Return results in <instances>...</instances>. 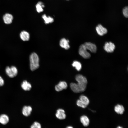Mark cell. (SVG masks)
<instances>
[{
	"label": "cell",
	"instance_id": "1",
	"mask_svg": "<svg viewBox=\"0 0 128 128\" xmlns=\"http://www.w3.org/2000/svg\"><path fill=\"white\" fill-rule=\"evenodd\" d=\"M39 59L37 55L35 53H32L30 56V65L31 70L33 71L39 67Z\"/></svg>",
	"mask_w": 128,
	"mask_h": 128
},
{
	"label": "cell",
	"instance_id": "2",
	"mask_svg": "<svg viewBox=\"0 0 128 128\" xmlns=\"http://www.w3.org/2000/svg\"><path fill=\"white\" fill-rule=\"evenodd\" d=\"M87 84L77 82L76 83H72L70 84V87L72 91L75 93H79L84 91L85 90Z\"/></svg>",
	"mask_w": 128,
	"mask_h": 128
},
{
	"label": "cell",
	"instance_id": "3",
	"mask_svg": "<svg viewBox=\"0 0 128 128\" xmlns=\"http://www.w3.org/2000/svg\"><path fill=\"white\" fill-rule=\"evenodd\" d=\"M5 72L8 76L11 78L15 77L18 73L17 69L16 67L14 66H12L10 67H6Z\"/></svg>",
	"mask_w": 128,
	"mask_h": 128
},
{
	"label": "cell",
	"instance_id": "4",
	"mask_svg": "<svg viewBox=\"0 0 128 128\" xmlns=\"http://www.w3.org/2000/svg\"><path fill=\"white\" fill-rule=\"evenodd\" d=\"M87 50L83 44L80 46L79 53L81 56L86 59L89 58L91 57L90 54L87 51Z\"/></svg>",
	"mask_w": 128,
	"mask_h": 128
},
{
	"label": "cell",
	"instance_id": "5",
	"mask_svg": "<svg viewBox=\"0 0 128 128\" xmlns=\"http://www.w3.org/2000/svg\"><path fill=\"white\" fill-rule=\"evenodd\" d=\"M104 50L108 53L113 52L115 48V45L111 42H106L105 43L104 46Z\"/></svg>",
	"mask_w": 128,
	"mask_h": 128
},
{
	"label": "cell",
	"instance_id": "6",
	"mask_svg": "<svg viewBox=\"0 0 128 128\" xmlns=\"http://www.w3.org/2000/svg\"><path fill=\"white\" fill-rule=\"evenodd\" d=\"M87 49L93 53L96 52L97 50L96 46L94 44L90 42H86L83 44Z\"/></svg>",
	"mask_w": 128,
	"mask_h": 128
},
{
	"label": "cell",
	"instance_id": "7",
	"mask_svg": "<svg viewBox=\"0 0 128 128\" xmlns=\"http://www.w3.org/2000/svg\"><path fill=\"white\" fill-rule=\"evenodd\" d=\"M68 87L67 83L64 81H61L55 87V89L58 92L60 91L63 89H66Z\"/></svg>",
	"mask_w": 128,
	"mask_h": 128
},
{
	"label": "cell",
	"instance_id": "8",
	"mask_svg": "<svg viewBox=\"0 0 128 128\" xmlns=\"http://www.w3.org/2000/svg\"><path fill=\"white\" fill-rule=\"evenodd\" d=\"M55 116L57 118L60 120L64 119L66 117L64 110L61 108L57 110Z\"/></svg>",
	"mask_w": 128,
	"mask_h": 128
},
{
	"label": "cell",
	"instance_id": "9",
	"mask_svg": "<svg viewBox=\"0 0 128 128\" xmlns=\"http://www.w3.org/2000/svg\"><path fill=\"white\" fill-rule=\"evenodd\" d=\"M97 33L100 36H103L107 33V30L101 24H98L96 28Z\"/></svg>",
	"mask_w": 128,
	"mask_h": 128
},
{
	"label": "cell",
	"instance_id": "10",
	"mask_svg": "<svg viewBox=\"0 0 128 128\" xmlns=\"http://www.w3.org/2000/svg\"><path fill=\"white\" fill-rule=\"evenodd\" d=\"M3 19L5 24H10L12 22L13 17L11 14L9 13H6L3 16Z\"/></svg>",
	"mask_w": 128,
	"mask_h": 128
},
{
	"label": "cell",
	"instance_id": "11",
	"mask_svg": "<svg viewBox=\"0 0 128 128\" xmlns=\"http://www.w3.org/2000/svg\"><path fill=\"white\" fill-rule=\"evenodd\" d=\"M69 41L65 38H63L60 40V45L62 48L66 49H68L70 48V46L69 44Z\"/></svg>",
	"mask_w": 128,
	"mask_h": 128
},
{
	"label": "cell",
	"instance_id": "12",
	"mask_svg": "<svg viewBox=\"0 0 128 128\" xmlns=\"http://www.w3.org/2000/svg\"><path fill=\"white\" fill-rule=\"evenodd\" d=\"M32 110V108L30 106H25L22 109L23 114L26 116H28L30 115Z\"/></svg>",
	"mask_w": 128,
	"mask_h": 128
},
{
	"label": "cell",
	"instance_id": "13",
	"mask_svg": "<svg viewBox=\"0 0 128 128\" xmlns=\"http://www.w3.org/2000/svg\"><path fill=\"white\" fill-rule=\"evenodd\" d=\"M75 78L77 82H79L87 84V81L86 78L82 75L80 74L77 75L75 76Z\"/></svg>",
	"mask_w": 128,
	"mask_h": 128
},
{
	"label": "cell",
	"instance_id": "14",
	"mask_svg": "<svg viewBox=\"0 0 128 128\" xmlns=\"http://www.w3.org/2000/svg\"><path fill=\"white\" fill-rule=\"evenodd\" d=\"M20 37L21 39L23 41H28L30 38L29 33L25 31H22L20 33Z\"/></svg>",
	"mask_w": 128,
	"mask_h": 128
},
{
	"label": "cell",
	"instance_id": "15",
	"mask_svg": "<svg viewBox=\"0 0 128 128\" xmlns=\"http://www.w3.org/2000/svg\"><path fill=\"white\" fill-rule=\"evenodd\" d=\"M80 120L81 123L85 127L88 126L90 123V120L86 116L84 115L81 116Z\"/></svg>",
	"mask_w": 128,
	"mask_h": 128
},
{
	"label": "cell",
	"instance_id": "16",
	"mask_svg": "<svg viewBox=\"0 0 128 128\" xmlns=\"http://www.w3.org/2000/svg\"><path fill=\"white\" fill-rule=\"evenodd\" d=\"M21 86L22 89L25 91H29L31 89V84L26 80H24L22 82Z\"/></svg>",
	"mask_w": 128,
	"mask_h": 128
},
{
	"label": "cell",
	"instance_id": "17",
	"mask_svg": "<svg viewBox=\"0 0 128 128\" xmlns=\"http://www.w3.org/2000/svg\"><path fill=\"white\" fill-rule=\"evenodd\" d=\"M115 111L118 114H122L124 111V107L122 105L117 104L114 107Z\"/></svg>",
	"mask_w": 128,
	"mask_h": 128
},
{
	"label": "cell",
	"instance_id": "18",
	"mask_svg": "<svg viewBox=\"0 0 128 128\" xmlns=\"http://www.w3.org/2000/svg\"><path fill=\"white\" fill-rule=\"evenodd\" d=\"M9 120V118L6 115L3 114L0 116V123L1 124L3 125L6 124Z\"/></svg>",
	"mask_w": 128,
	"mask_h": 128
},
{
	"label": "cell",
	"instance_id": "19",
	"mask_svg": "<svg viewBox=\"0 0 128 128\" xmlns=\"http://www.w3.org/2000/svg\"><path fill=\"white\" fill-rule=\"evenodd\" d=\"M44 7V5L43 2L41 1L38 2L36 5L37 11L38 13L42 12L43 10V8Z\"/></svg>",
	"mask_w": 128,
	"mask_h": 128
},
{
	"label": "cell",
	"instance_id": "20",
	"mask_svg": "<svg viewBox=\"0 0 128 128\" xmlns=\"http://www.w3.org/2000/svg\"><path fill=\"white\" fill-rule=\"evenodd\" d=\"M42 17L46 24L51 23L54 21V19L52 17L50 16H47L45 14L43 15Z\"/></svg>",
	"mask_w": 128,
	"mask_h": 128
},
{
	"label": "cell",
	"instance_id": "21",
	"mask_svg": "<svg viewBox=\"0 0 128 128\" xmlns=\"http://www.w3.org/2000/svg\"><path fill=\"white\" fill-rule=\"evenodd\" d=\"M72 65L75 67L78 71H80L82 65L81 63L77 61H74L72 64Z\"/></svg>",
	"mask_w": 128,
	"mask_h": 128
},
{
	"label": "cell",
	"instance_id": "22",
	"mask_svg": "<svg viewBox=\"0 0 128 128\" xmlns=\"http://www.w3.org/2000/svg\"><path fill=\"white\" fill-rule=\"evenodd\" d=\"M80 100L84 103L86 105H88L89 101L88 99L86 96L83 95L80 96L79 97Z\"/></svg>",
	"mask_w": 128,
	"mask_h": 128
},
{
	"label": "cell",
	"instance_id": "23",
	"mask_svg": "<svg viewBox=\"0 0 128 128\" xmlns=\"http://www.w3.org/2000/svg\"><path fill=\"white\" fill-rule=\"evenodd\" d=\"M76 104L78 106L83 108H85L87 107V105H85L82 102L80 99L77 100L76 102Z\"/></svg>",
	"mask_w": 128,
	"mask_h": 128
},
{
	"label": "cell",
	"instance_id": "24",
	"mask_svg": "<svg viewBox=\"0 0 128 128\" xmlns=\"http://www.w3.org/2000/svg\"><path fill=\"white\" fill-rule=\"evenodd\" d=\"M30 128H41V126L39 123L35 121L31 126Z\"/></svg>",
	"mask_w": 128,
	"mask_h": 128
},
{
	"label": "cell",
	"instance_id": "25",
	"mask_svg": "<svg viewBox=\"0 0 128 128\" xmlns=\"http://www.w3.org/2000/svg\"><path fill=\"white\" fill-rule=\"evenodd\" d=\"M122 13L123 15L126 18L128 17V6L124 7L122 10Z\"/></svg>",
	"mask_w": 128,
	"mask_h": 128
},
{
	"label": "cell",
	"instance_id": "26",
	"mask_svg": "<svg viewBox=\"0 0 128 128\" xmlns=\"http://www.w3.org/2000/svg\"><path fill=\"white\" fill-rule=\"evenodd\" d=\"M4 84V80L2 77L0 76V87L3 86Z\"/></svg>",
	"mask_w": 128,
	"mask_h": 128
},
{
	"label": "cell",
	"instance_id": "27",
	"mask_svg": "<svg viewBox=\"0 0 128 128\" xmlns=\"http://www.w3.org/2000/svg\"><path fill=\"white\" fill-rule=\"evenodd\" d=\"M66 128H73L71 126H69L66 127Z\"/></svg>",
	"mask_w": 128,
	"mask_h": 128
},
{
	"label": "cell",
	"instance_id": "28",
	"mask_svg": "<svg viewBox=\"0 0 128 128\" xmlns=\"http://www.w3.org/2000/svg\"><path fill=\"white\" fill-rule=\"evenodd\" d=\"M116 128H123V127H122L121 126H118Z\"/></svg>",
	"mask_w": 128,
	"mask_h": 128
},
{
	"label": "cell",
	"instance_id": "29",
	"mask_svg": "<svg viewBox=\"0 0 128 128\" xmlns=\"http://www.w3.org/2000/svg\"></svg>",
	"mask_w": 128,
	"mask_h": 128
}]
</instances>
